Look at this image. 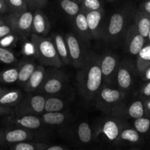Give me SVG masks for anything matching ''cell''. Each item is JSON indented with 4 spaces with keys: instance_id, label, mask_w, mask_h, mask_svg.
Instances as JSON below:
<instances>
[{
    "instance_id": "6da1fadb",
    "label": "cell",
    "mask_w": 150,
    "mask_h": 150,
    "mask_svg": "<svg viewBox=\"0 0 150 150\" xmlns=\"http://www.w3.org/2000/svg\"><path fill=\"white\" fill-rule=\"evenodd\" d=\"M101 56L95 52H88L77 74L79 92L86 101L94 100L103 83L100 69Z\"/></svg>"
},
{
    "instance_id": "7a4b0ae2",
    "label": "cell",
    "mask_w": 150,
    "mask_h": 150,
    "mask_svg": "<svg viewBox=\"0 0 150 150\" xmlns=\"http://www.w3.org/2000/svg\"><path fill=\"white\" fill-rule=\"evenodd\" d=\"M125 98L126 92L111 85L103 83L94 100L95 106L100 111L109 116L118 117L125 107Z\"/></svg>"
},
{
    "instance_id": "3957f363",
    "label": "cell",
    "mask_w": 150,
    "mask_h": 150,
    "mask_svg": "<svg viewBox=\"0 0 150 150\" xmlns=\"http://www.w3.org/2000/svg\"><path fill=\"white\" fill-rule=\"evenodd\" d=\"M31 41L34 45L35 56L41 64L59 69L62 67L52 38L32 34Z\"/></svg>"
},
{
    "instance_id": "277c9868",
    "label": "cell",
    "mask_w": 150,
    "mask_h": 150,
    "mask_svg": "<svg viewBox=\"0 0 150 150\" xmlns=\"http://www.w3.org/2000/svg\"><path fill=\"white\" fill-rule=\"evenodd\" d=\"M67 82V77L59 68L50 67L46 70V75L42 85L37 93L48 96L59 93Z\"/></svg>"
},
{
    "instance_id": "5b68a950",
    "label": "cell",
    "mask_w": 150,
    "mask_h": 150,
    "mask_svg": "<svg viewBox=\"0 0 150 150\" xmlns=\"http://www.w3.org/2000/svg\"><path fill=\"white\" fill-rule=\"evenodd\" d=\"M45 98V95L37 92L29 93L25 98H22L20 102L15 106V115H41L44 112Z\"/></svg>"
},
{
    "instance_id": "8992f818",
    "label": "cell",
    "mask_w": 150,
    "mask_h": 150,
    "mask_svg": "<svg viewBox=\"0 0 150 150\" xmlns=\"http://www.w3.org/2000/svg\"><path fill=\"white\" fill-rule=\"evenodd\" d=\"M32 20L33 13L27 10L18 13H12L3 21L16 34L27 37L32 35Z\"/></svg>"
},
{
    "instance_id": "52a82bcc",
    "label": "cell",
    "mask_w": 150,
    "mask_h": 150,
    "mask_svg": "<svg viewBox=\"0 0 150 150\" xmlns=\"http://www.w3.org/2000/svg\"><path fill=\"white\" fill-rule=\"evenodd\" d=\"M125 127H126L125 122L123 119L110 116L98 126L93 136L96 138L103 135L107 140L117 142L120 133Z\"/></svg>"
},
{
    "instance_id": "ba28073f",
    "label": "cell",
    "mask_w": 150,
    "mask_h": 150,
    "mask_svg": "<svg viewBox=\"0 0 150 150\" xmlns=\"http://www.w3.org/2000/svg\"><path fill=\"white\" fill-rule=\"evenodd\" d=\"M136 71V65L131 60L125 59L120 62L115 79L117 88L125 92L130 90L134 83Z\"/></svg>"
},
{
    "instance_id": "9c48e42d",
    "label": "cell",
    "mask_w": 150,
    "mask_h": 150,
    "mask_svg": "<svg viewBox=\"0 0 150 150\" xmlns=\"http://www.w3.org/2000/svg\"><path fill=\"white\" fill-rule=\"evenodd\" d=\"M64 39L68 48L70 64L75 68L79 69L83 64L87 54L83 43L77 35L71 32L66 34Z\"/></svg>"
},
{
    "instance_id": "30bf717a",
    "label": "cell",
    "mask_w": 150,
    "mask_h": 150,
    "mask_svg": "<svg viewBox=\"0 0 150 150\" xmlns=\"http://www.w3.org/2000/svg\"><path fill=\"white\" fill-rule=\"evenodd\" d=\"M100 56V69L103 83L112 85L115 82L116 74L120 63L119 58L111 51H105Z\"/></svg>"
},
{
    "instance_id": "8fae6325",
    "label": "cell",
    "mask_w": 150,
    "mask_h": 150,
    "mask_svg": "<svg viewBox=\"0 0 150 150\" xmlns=\"http://www.w3.org/2000/svg\"><path fill=\"white\" fill-rule=\"evenodd\" d=\"M146 43V38L138 32L134 23L130 25L125 35V45L127 52L132 56H137Z\"/></svg>"
},
{
    "instance_id": "7c38bea8",
    "label": "cell",
    "mask_w": 150,
    "mask_h": 150,
    "mask_svg": "<svg viewBox=\"0 0 150 150\" xmlns=\"http://www.w3.org/2000/svg\"><path fill=\"white\" fill-rule=\"evenodd\" d=\"M128 14L124 11L116 12L111 16L106 29L108 40H114L125 31L127 23Z\"/></svg>"
},
{
    "instance_id": "4fadbf2b",
    "label": "cell",
    "mask_w": 150,
    "mask_h": 150,
    "mask_svg": "<svg viewBox=\"0 0 150 150\" xmlns=\"http://www.w3.org/2000/svg\"><path fill=\"white\" fill-rule=\"evenodd\" d=\"M8 122L10 124L27 130H37L42 125L40 116L33 114L13 115L9 117Z\"/></svg>"
},
{
    "instance_id": "5bb4252c",
    "label": "cell",
    "mask_w": 150,
    "mask_h": 150,
    "mask_svg": "<svg viewBox=\"0 0 150 150\" xmlns=\"http://www.w3.org/2000/svg\"><path fill=\"white\" fill-rule=\"evenodd\" d=\"M85 13L92 40L100 39L102 38V21L104 16L103 8L99 10L86 12Z\"/></svg>"
},
{
    "instance_id": "9a60e30c",
    "label": "cell",
    "mask_w": 150,
    "mask_h": 150,
    "mask_svg": "<svg viewBox=\"0 0 150 150\" xmlns=\"http://www.w3.org/2000/svg\"><path fill=\"white\" fill-rule=\"evenodd\" d=\"M51 29V23L40 8H36L33 13L32 25V34L39 36H46Z\"/></svg>"
},
{
    "instance_id": "2e32d148",
    "label": "cell",
    "mask_w": 150,
    "mask_h": 150,
    "mask_svg": "<svg viewBox=\"0 0 150 150\" xmlns=\"http://www.w3.org/2000/svg\"><path fill=\"white\" fill-rule=\"evenodd\" d=\"M32 137L33 136L30 130L20 127L7 129L3 131V142L9 144L28 142L30 141Z\"/></svg>"
},
{
    "instance_id": "e0dca14e",
    "label": "cell",
    "mask_w": 150,
    "mask_h": 150,
    "mask_svg": "<svg viewBox=\"0 0 150 150\" xmlns=\"http://www.w3.org/2000/svg\"><path fill=\"white\" fill-rule=\"evenodd\" d=\"M46 70L47 68H45L42 64L37 65L35 70L23 86V89L28 93H34L38 92L45 79Z\"/></svg>"
},
{
    "instance_id": "ac0fdd59",
    "label": "cell",
    "mask_w": 150,
    "mask_h": 150,
    "mask_svg": "<svg viewBox=\"0 0 150 150\" xmlns=\"http://www.w3.org/2000/svg\"><path fill=\"white\" fill-rule=\"evenodd\" d=\"M36 67L37 64L35 62L29 59H24L18 63L17 67L18 70V78L17 83L21 86L23 87Z\"/></svg>"
},
{
    "instance_id": "d6986e66",
    "label": "cell",
    "mask_w": 150,
    "mask_h": 150,
    "mask_svg": "<svg viewBox=\"0 0 150 150\" xmlns=\"http://www.w3.org/2000/svg\"><path fill=\"white\" fill-rule=\"evenodd\" d=\"M52 40L55 45L57 54L59 58L61 60L63 65H69L70 64V56H69L68 48L66 43L65 39L62 35L59 33H55L52 36Z\"/></svg>"
},
{
    "instance_id": "ffe728a7",
    "label": "cell",
    "mask_w": 150,
    "mask_h": 150,
    "mask_svg": "<svg viewBox=\"0 0 150 150\" xmlns=\"http://www.w3.org/2000/svg\"><path fill=\"white\" fill-rule=\"evenodd\" d=\"M75 29L77 32L78 35L84 41H89L92 40L89 33V26L86 21V13L83 10H81L74 18H73Z\"/></svg>"
},
{
    "instance_id": "44dd1931",
    "label": "cell",
    "mask_w": 150,
    "mask_h": 150,
    "mask_svg": "<svg viewBox=\"0 0 150 150\" xmlns=\"http://www.w3.org/2000/svg\"><path fill=\"white\" fill-rule=\"evenodd\" d=\"M146 115V109H145L144 103L141 100H137L132 103L128 107L125 106L122 111L121 112L120 118L136 119L144 117Z\"/></svg>"
},
{
    "instance_id": "7402d4cb",
    "label": "cell",
    "mask_w": 150,
    "mask_h": 150,
    "mask_svg": "<svg viewBox=\"0 0 150 150\" xmlns=\"http://www.w3.org/2000/svg\"><path fill=\"white\" fill-rule=\"evenodd\" d=\"M136 57V70L138 73L142 76L150 66V43L146 42Z\"/></svg>"
},
{
    "instance_id": "603a6c76",
    "label": "cell",
    "mask_w": 150,
    "mask_h": 150,
    "mask_svg": "<svg viewBox=\"0 0 150 150\" xmlns=\"http://www.w3.org/2000/svg\"><path fill=\"white\" fill-rule=\"evenodd\" d=\"M134 24L138 32L146 38L150 29V14L139 10L135 14Z\"/></svg>"
},
{
    "instance_id": "cb8c5ba5",
    "label": "cell",
    "mask_w": 150,
    "mask_h": 150,
    "mask_svg": "<svg viewBox=\"0 0 150 150\" xmlns=\"http://www.w3.org/2000/svg\"><path fill=\"white\" fill-rule=\"evenodd\" d=\"M23 94L19 89H7L0 98V105L7 107L16 106L21 98Z\"/></svg>"
},
{
    "instance_id": "d4e9b609",
    "label": "cell",
    "mask_w": 150,
    "mask_h": 150,
    "mask_svg": "<svg viewBox=\"0 0 150 150\" xmlns=\"http://www.w3.org/2000/svg\"><path fill=\"white\" fill-rule=\"evenodd\" d=\"M42 123L48 125H59L63 124L67 118V114L63 111L43 112L40 115Z\"/></svg>"
},
{
    "instance_id": "484cf974",
    "label": "cell",
    "mask_w": 150,
    "mask_h": 150,
    "mask_svg": "<svg viewBox=\"0 0 150 150\" xmlns=\"http://www.w3.org/2000/svg\"><path fill=\"white\" fill-rule=\"evenodd\" d=\"M64 99L56 95H48L45 98L44 112H56L62 111L66 106Z\"/></svg>"
},
{
    "instance_id": "4316f807",
    "label": "cell",
    "mask_w": 150,
    "mask_h": 150,
    "mask_svg": "<svg viewBox=\"0 0 150 150\" xmlns=\"http://www.w3.org/2000/svg\"><path fill=\"white\" fill-rule=\"evenodd\" d=\"M76 134L79 142L87 144L93 140V131L87 122H81L79 124L76 130Z\"/></svg>"
},
{
    "instance_id": "83f0119b",
    "label": "cell",
    "mask_w": 150,
    "mask_h": 150,
    "mask_svg": "<svg viewBox=\"0 0 150 150\" xmlns=\"http://www.w3.org/2000/svg\"><path fill=\"white\" fill-rule=\"evenodd\" d=\"M142 140L140 133L135 130L134 128L125 127L120 133V136L118 138L117 142H126L129 143L136 144L139 143Z\"/></svg>"
},
{
    "instance_id": "f1b7e54d",
    "label": "cell",
    "mask_w": 150,
    "mask_h": 150,
    "mask_svg": "<svg viewBox=\"0 0 150 150\" xmlns=\"http://www.w3.org/2000/svg\"><path fill=\"white\" fill-rule=\"evenodd\" d=\"M59 4L63 11L71 18H74L81 10L80 3L73 0H59Z\"/></svg>"
},
{
    "instance_id": "f546056e",
    "label": "cell",
    "mask_w": 150,
    "mask_h": 150,
    "mask_svg": "<svg viewBox=\"0 0 150 150\" xmlns=\"http://www.w3.org/2000/svg\"><path fill=\"white\" fill-rule=\"evenodd\" d=\"M18 67H11L0 72V82L4 83H13L18 81Z\"/></svg>"
},
{
    "instance_id": "4dcf8cb0",
    "label": "cell",
    "mask_w": 150,
    "mask_h": 150,
    "mask_svg": "<svg viewBox=\"0 0 150 150\" xmlns=\"http://www.w3.org/2000/svg\"><path fill=\"white\" fill-rule=\"evenodd\" d=\"M48 145L44 143L23 142L14 144L10 147V150H42Z\"/></svg>"
},
{
    "instance_id": "1f68e13d",
    "label": "cell",
    "mask_w": 150,
    "mask_h": 150,
    "mask_svg": "<svg viewBox=\"0 0 150 150\" xmlns=\"http://www.w3.org/2000/svg\"><path fill=\"white\" fill-rule=\"evenodd\" d=\"M133 128L141 134H145L150 130V118L144 117L136 119L133 122Z\"/></svg>"
},
{
    "instance_id": "d6a6232c",
    "label": "cell",
    "mask_w": 150,
    "mask_h": 150,
    "mask_svg": "<svg viewBox=\"0 0 150 150\" xmlns=\"http://www.w3.org/2000/svg\"><path fill=\"white\" fill-rule=\"evenodd\" d=\"M18 62L16 54L7 48L0 46V62L3 64H13Z\"/></svg>"
},
{
    "instance_id": "836d02e7",
    "label": "cell",
    "mask_w": 150,
    "mask_h": 150,
    "mask_svg": "<svg viewBox=\"0 0 150 150\" xmlns=\"http://www.w3.org/2000/svg\"><path fill=\"white\" fill-rule=\"evenodd\" d=\"M7 8L12 13H18L29 10L25 0H5Z\"/></svg>"
},
{
    "instance_id": "e575fe53",
    "label": "cell",
    "mask_w": 150,
    "mask_h": 150,
    "mask_svg": "<svg viewBox=\"0 0 150 150\" xmlns=\"http://www.w3.org/2000/svg\"><path fill=\"white\" fill-rule=\"evenodd\" d=\"M79 3L81 10L85 13L94 11V10H99L103 8L100 0H81Z\"/></svg>"
},
{
    "instance_id": "d590c367",
    "label": "cell",
    "mask_w": 150,
    "mask_h": 150,
    "mask_svg": "<svg viewBox=\"0 0 150 150\" xmlns=\"http://www.w3.org/2000/svg\"><path fill=\"white\" fill-rule=\"evenodd\" d=\"M18 40V35L12 33L3 37L0 39V46L7 48V47L14 46Z\"/></svg>"
},
{
    "instance_id": "8d00e7d4",
    "label": "cell",
    "mask_w": 150,
    "mask_h": 150,
    "mask_svg": "<svg viewBox=\"0 0 150 150\" xmlns=\"http://www.w3.org/2000/svg\"><path fill=\"white\" fill-rule=\"evenodd\" d=\"M12 33H15V32H13V29L8 25L6 24L5 23L0 25V39L3 37L6 36V35H10V34Z\"/></svg>"
},
{
    "instance_id": "74e56055",
    "label": "cell",
    "mask_w": 150,
    "mask_h": 150,
    "mask_svg": "<svg viewBox=\"0 0 150 150\" xmlns=\"http://www.w3.org/2000/svg\"><path fill=\"white\" fill-rule=\"evenodd\" d=\"M141 93H142V95L144 98H150V81H148L146 84L142 87Z\"/></svg>"
},
{
    "instance_id": "f35d334b",
    "label": "cell",
    "mask_w": 150,
    "mask_h": 150,
    "mask_svg": "<svg viewBox=\"0 0 150 150\" xmlns=\"http://www.w3.org/2000/svg\"><path fill=\"white\" fill-rule=\"evenodd\" d=\"M139 10L150 14V0H146L139 6Z\"/></svg>"
},
{
    "instance_id": "ab89813d",
    "label": "cell",
    "mask_w": 150,
    "mask_h": 150,
    "mask_svg": "<svg viewBox=\"0 0 150 150\" xmlns=\"http://www.w3.org/2000/svg\"><path fill=\"white\" fill-rule=\"evenodd\" d=\"M13 112V110L10 107L2 106L0 105V117L1 116H7L10 115Z\"/></svg>"
},
{
    "instance_id": "60d3db41",
    "label": "cell",
    "mask_w": 150,
    "mask_h": 150,
    "mask_svg": "<svg viewBox=\"0 0 150 150\" xmlns=\"http://www.w3.org/2000/svg\"><path fill=\"white\" fill-rule=\"evenodd\" d=\"M42 150H67L64 146L60 145H53V146H47Z\"/></svg>"
},
{
    "instance_id": "b9f144b4",
    "label": "cell",
    "mask_w": 150,
    "mask_h": 150,
    "mask_svg": "<svg viewBox=\"0 0 150 150\" xmlns=\"http://www.w3.org/2000/svg\"><path fill=\"white\" fill-rule=\"evenodd\" d=\"M7 10H8V8H7L5 0H0V14L5 13L7 11Z\"/></svg>"
},
{
    "instance_id": "7bdbcfd3",
    "label": "cell",
    "mask_w": 150,
    "mask_h": 150,
    "mask_svg": "<svg viewBox=\"0 0 150 150\" xmlns=\"http://www.w3.org/2000/svg\"><path fill=\"white\" fill-rule=\"evenodd\" d=\"M48 0H36L37 8H42L47 4Z\"/></svg>"
},
{
    "instance_id": "ee69618b",
    "label": "cell",
    "mask_w": 150,
    "mask_h": 150,
    "mask_svg": "<svg viewBox=\"0 0 150 150\" xmlns=\"http://www.w3.org/2000/svg\"><path fill=\"white\" fill-rule=\"evenodd\" d=\"M142 76H143L144 79L145 81H150V66L145 70L144 73H143V75H142Z\"/></svg>"
},
{
    "instance_id": "f6af8a7d",
    "label": "cell",
    "mask_w": 150,
    "mask_h": 150,
    "mask_svg": "<svg viewBox=\"0 0 150 150\" xmlns=\"http://www.w3.org/2000/svg\"><path fill=\"white\" fill-rule=\"evenodd\" d=\"M26 2V4H27L28 5V7H29V9H30V10H35V7L33 6V4H32V1H31V0H25Z\"/></svg>"
},
{
    "instance_id": "bcb514c9",
    "label": "cell",
    "mask_w": 150,
    "mask_h": 150,
    "mask_svg": "<svg viewBox=\"0 0 150 150\" xmlns=\"http://www.w3.org/2000/svg\"><path fill=\"white\" fill-rule=\"evenodd\" d=\"M7 89H5V88H1L0 87V98L1 97V95L4 93L5 92H7Z\"/></svg>"
},
{
    "instance_id": "7dc6e473",
    "label": "cell",
    "mask_w": 150,
    "mask_h": 150,
    "mask_svg": "<svg viewBox=\"0 0 150 150\" xmlns=\"http://www.w3.org/2000/svg\"><path fill=\"white\" fill-rule=\"evenodd\" d=\"M146 42H149V43H150V29H149V33H148V35H147V37H146Z\"/></svg>"
},
{
    "instance_id": "c3c4849f",
    "label": "cell",
    "mask_w": 150,
    "mask_h": 150,
    "mask_svg": "<svg viewBox=\"0 0 150 150\" xmlns=\"http://www.w3.org/2000/svg\"><path fill=\"white\" fill-rule=\"evenodd\" d=\"M31 1H32V4H33V6L35 7V8L36 9L37 8V3H36V0H31Z\"/></svg>"
},
{
    "instance_id": "681fc988",
    "label": "cell",
    "mask_w": 150,
    "mask_h": 150,
    "mask_svg": "<svg viewBox=\"0 0 150 150\" xmlns=\"http://www.w3.org/2000/svg\"><path fill=\"white\" fill-rule=\"evenodd\" d=\"M3 142V131H0V142Z\"/></svg>"
},
{
    "instance_id": "f907efd6",
    "label": "cell",
    "mask_w": 150,
    "mask_h": 150,
    "mask_svg": "<svg viewBox=\"0 0 150 150\" xmlns=\"http://www.w3.org/2000/svg\"><path fill=\"white\" fill-rule=\"evenodd\" d=\"M3 23H4V21H3V20H2V19H1V18H0V25L3 24Z\"/></svg>"
},
{
    "instance_id": "816d5d0a",
    "label": "cell",
    "mask_w": 150,
    "mask_h": 150,
    "mask_svg": "<svg viewBox=\"0 0 150 150\" xmlns=\"http://www.w3.org/2000/svg\"><path fill=\"white\" fill-rule=\"evenodd\" d=\"M73 1H78V2H80L81 0H73Z\"/></svg>"
},
{
    "instance_id": "f5cc1de1",
    "label": "cell",
    "mask_w": 150,
    "mask_h": 150,
    "mask_svg": "<svg viewBox=\"0 0 150 150\" xmlns=\"http://www.w3.org/2000/svg\"><path fill=\"white\" fill-rule=\"evenodd\" d=\"M108 1H112V0H108Z\"/></svg>"
}]
</instances>
